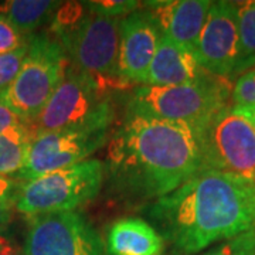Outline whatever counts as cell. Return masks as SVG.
Returning a JSON list of instances; mask_svg holds the SVG:
<instances>
[{"mask_svg":"<svg viewBox=\"0 0 255 255\" xmlns=\"http://www.w3.org/2000/svg\"><path fill=\"white\" fill-rule=\"evenodd\" d=\"M203 169L199 130L127 114L108 140L105 172L127 199H159Z\"/></svg>","mask_w":255,"mask_h":255,"instance_id":"6da1fadb","label":"cell"},{"mask_svg":"<svg viewBox=\"0 0 255 255\" xmlns=\"http://www.w3.org/2000/svg\"><path fill=\"white\" fill-rule=\"evenodd\" d=\"M179 255H193L255 228V183L219 170H200L147 210Z\"/></svg>","mask_w":255,"mask_h":255,"instance_id":"7a4b0ae2","label":"cell"},{"mask_svg":"<svg viewBox=\"0 0 255 255\" xmlns=\"http://www.w3.org/2000/svg\"><path fill=\"white\" fill-rule=\"evenodd\" d=\"M53 36L63 44L70 64L104 88L119 87V18L88 11L84 3H70L55 11Z\"/></svg>","mask_w":255,"mask_h":255,"instance_id":"3957f363","label":"cell"},{"mask_svg":"<svg viewBox=\"0 0 255 255\" xmlns=\"http://www.w3.org/2000/svg\"><path fill=\"white\" fill-rule=\"evenodd\" d=\"M233 81L216 75L177 87L137 85L128 97L127 114L184 124L200 130L231 102Z\"/></svg>","mask_w":255,"mask_h":255,"instance_id":"277c9868","label":"cell"},{"mask_svg":"<svg viewBox=\"0 0 255 255\" xmlns=\"http://www.w3.org/2000/svg\"><path fill=\"white\" fill-rule=\"evenodd\" d=\"M114 119L110 90L70 64L31 128L34 136L68 129L110 130Z\"/></svg>","mask_w":255,"mask_h":255,"instance_id":"5b68a950","label":"cell"},{"mask_svg":"<svg viewBox=\"0 0 255 255\" xmlns=\"http://www.w3.org/2000/svg\"><path fill=\"white\" fill-rule=\"evenodd\" d=\"M70 67L63 44L51 33H34L28 37V50L16 80L0 101L18 117L34 122L61 82Z\"/></svg>","mask_w":255,"mask_h":255,"instance_id":"8992f818","label":"cell"},{"mask_svg":"<svg viewBox=\"0 0 255 255\" xmlns=\"http://www.w3.org/2000/svg\"><path fill=\"white\" fill-rule=\"evenodd\" d=\"M104 179V163L98 159H87L21 183L16 210L27 219L41 214L75 211L100 194Z\"/></svg>","mask_w":255,"mask_h":255,"instance_id":"52a82bcc","label":"cell"},{"mask_svg":"<svg viewBox=\"0 0 255 255\" xmlns=\"http://www.w3.org/2000/svg\"><path fill=\"white\" fill-rule=\"evenodd\" d=\"M201 170H219L255 183V128L233 108L220 110L199 130Z\"/></svg>","mask_w":255,"mask_h":255,"instance_id":"ba28073f","label":"cell"},{"mask_svg":"<svg viewBox=\"0 0 255 255\" xmlns=\"http://www.w3.org/2000/svg\"><path fill=\"white\" fill-rule=\"evenodd\" d=\"M23 255H108L91 223L78 211L28 219Z\"/></svg>","mask_w":255,"mask_h":255,"instance_id":"9c48e42d","label":"cell"},{"mask_svg":"<svg viewBox=\"0 0 255 255\" xmlns=\"http://www.w3.org/2000/svg\"><path fill=\"white\" fill-rule=\"evenodd\" d=\"M110 140V130L68 129L38 133L28 147L23 169L14 177L26 183L87 160Z\"/></svg>","mask_w":255,"mask_h":255,"instance_id":"30bf717a","label":"cell"},{"mask_svg":"<svg viewBox=\"0 0 255 255\" xmlns=\"http://www.w3.org/2000/svg\"><path fill=\"white\" fill-rule=\"evenodd\" d=\"M194 54L211 75L230 81L237 77L240 38L236 1L219 0L211 3Z\"/></svg>","mask_w":255,"mask_h":255,"instance_id":"8fae6325","label":"cell"},{"mask_svg":"<svg viewBox=\"0 0 255 255\" xmlns=\"http://www.w3.org/2000/svg\"><path fill=\"white\" fill-rule=\"evenodd\" d=\"M162 33L146 10H136L119 20L118 73L124 84L143 85L146 73Z\"/></svg>","mask_w":255,"mask_h":255,"instance_id":"7c38bea8","label":"cell"},{"mask_svg":"<svg viewBox=\"0 0 255 255\" xmlns=\"http://www.w3.org/2000/svg\"><path fill=\"white\" fill-rule=\"evenodd\" d=\"M211 3L210 0H160L145 1L142 7L153 17L163 36L194 51Z\"/></svg>","mask_w":255,"mask_h":255,"instance_id":"4fadbf2b","label":"cell"},{"mask_svg":"<svg viewBox=\"0 0 255 255\" xmlns=\"http://www.w3.org/2000/svg\"><path fill=\"white\" fill-rule=\"evenodd\" d=\"M207 73L199 63L194 51L172 41L162 34L156 54L149 65L143 85L177 87L206 80Z\"/></svg>","mask_w":255,"mask_h":255,"instance_id":"5bb4252c","label":"cell"},{"mask_svg":"<svg viewBox=\"0 0 255 255\" xmlns=\"http://www.w3.org/2000/svg\"><path fill=\"white\" fill-rule=\"evenodd\" d=\"M105 247L108 255H160L164 240L145 220L127 217L111 224Z\"/></svg>","mask_w":255,"mask_h":255,"instance_id":"9a60e30c","label":"cell"},{"mask_svg":"<svg viewBox=\"0 0 255 255\" xmlns=\"http://www.w3.org/2000/svg\"><path fill=\"white\" fill-rule=\"evenodd\" d=\"M60 7L61 1L54 0H7L0 4V14L21 36L30 37L37 28L51 20Z\"/></svg>","mask_w":255,"mask_h":255,"instance_id":"2e32d148","label":"cell"},{"mask_svg":"<svg viewBox=\"0 0 255 255\" xmlns=\"http://www.w3.org/2000/svg\"><path fill=\"white\" fill-rule=\"evenodd\" d=\"M34 137L31 124L0 133V176L16 177L23 169Z\"/></svg>","mask_w":255,"mask_h":255,"instance_id":"e0dca14e","label":"cell"},{"mask_svg":"<svg viewBox=\"0 0 255 255\" xmlns=\"http://www.w3.org/2000/svg\"><path fill=\"white\" fill-rule=\"evenodd\" d=\"M238 55L237 77L255 67V0L237 3Z\"/></svg>","mask_w":255,"mask_h":255,"instance_id":"ac0fdd59","label":"cell"},{"mask_svg":"<svg viewBox=\"0 0 255 255\" xmlns=\"http://www.w3.org/2000/svg\"><path fill=\"white\" fill-rule=\"evenodd\" d=\"M28 50V38L23 46L0 54V94L6 91L16 80Z\"/></svg>","mask_w":255,"mask_h":255,"instance_id":"d6986e66","label":"cell"},{"mask_svg":"<svg viewBox=\"0 0 255 255\" xmlns=\"http://www.w3.org/2000/svg\"><path fill=\"white\" fill-rule=\"evenodd\" d=\"M88 11L97 16L111 18L125 17L142 7L140 1L135 0H97V1H82Z\"/></svg>","mask_w":255,"mask_h":255,"instance_id":"ffe728a7","label":"cell"},{"mask_svg":"<svg viewBox=\"0 0 255 255\" xmlns=\"http://www.w3.org/2000/svg\"><path fill=\"white\" fill-rule=\"evenodd\" d=\"M21 183L16 179L0 176V233L11 223Z\"/></svg>","mask_w":255,"mask_h":255,"instance_id":"44dd1931","label":"cell"},{"mask_svg":"<svg viewBox=\"0 0 255 255\" xmlns=\"http://www.w3.org/2000/svg\"><path fill=\"white\" fill-rule=\"evenodd\" d=\"M203 255H255V228L223 241Z\"/></svg>","mask_w":255,"mask_h":255,"instance_id":"7402d4cb","label":"cell"},{"mask_svg":"<svg viewBox=\"0 0 255 255\" xmlns=\"http://www.w3.org/2000/svg\"><path fill=\"white\" fill-rule=\"evenodd\" d=\"M231 105L253 107L255 105V67L237 77L231 90Z\"/></svg>","mask_w":255,"mask_h":255,"instance_id":"603a6c76","label":"cell"},{"mask_svg":"<svg viewBox=\"0 0 255 255\" xmlns=\"http://www.w3.org/2000/svg\"><path fill=\"white\" fill-rule=\"evenodd\" d=\"M28 37H23L10 24L3 14H0V54L9 53L11 50L23 46Z\"/></svg>","mask_w":255,"mask_h":255,"instance_id":"cb8c5ba5","label":"cell"},{"mask_svg":"<svg viewBox=\"0 0 255 255\" xmlns=\"http://www.w3.org/2000/svg\"><path fill=\"white\" fill-rule=\"evenodd\" d=\"M24 125H30V122L18 117L16 112H13L6 104L0 101V133L13 128L24 127Z\"/></svg>","mask_w":255,"mask_h":255,"instance_id":"d4e9b609","label":"cell"},{"mask_svg":"<svg viewBox=\"0 0 255 255\" xmlns=\"http://www.w3.org/2000/svg\"><path fill=\"white\" fill-rule=\"evenodd\" d=\"M233 108L237 111L240 115H243L244 118L248 119L253 124V127L255 128V105H253V107H234L233 105Z\"/></svg>","mask_w":255,"mask_h":255,"instance_id":"484cf974","label":"cell"},{"mask_svg":"<svg viewBox=\"0 0 255 255\" xmlns=\"http://www.w3.org/2000/svg\"><path fill=\"white\" fill-rule=\"evenodd\" d=\"M16 247L13 246V243L10 241L9 238L4 237L3 234H0V253H4V251H10V250H14Z\"/></svg>","mask_w":255,"mask_h":255,"instance_id":"4316f807","label":"cell"},{"mask_svg":"<svg viewBox=\"0 0 255 255\" xmlns=\"http://www.w3.org/2000/svg\"><path fill=\"white\" fill-rule=\"evenodd\" d=\"M0 255H23L21 253H18L17 248L14 250H10V251H4V253H0Z\"/></svg>","mask_w":255,"mask_h":255,"instance_id":"83f0119b","label":"cell"}]
</instances>
